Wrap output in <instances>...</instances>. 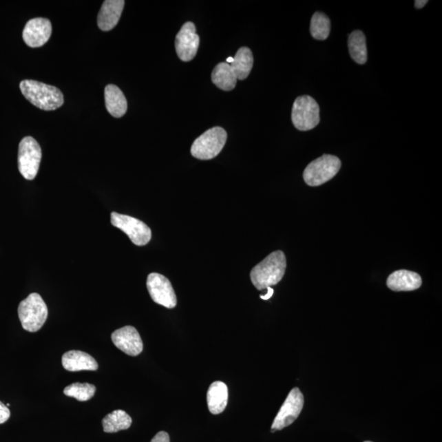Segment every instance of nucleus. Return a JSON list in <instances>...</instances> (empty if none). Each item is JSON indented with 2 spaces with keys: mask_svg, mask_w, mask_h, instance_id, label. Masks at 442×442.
<instances>
[{
  "mask_svg": "<svg viewBox=\"0 0 442 442\" xmlns=\"http://www.w3.org/2000/svg\"><path fill=\"white\" fill-rule=\"evenodd\" d=\"M286 267L287 261L283 251H274L251 270V283L258 290L279 284L285 274Z\"/></svg>",
  "mask_w": 442,
  "mask_h": 442,
  "instance_id": "nucleus-1",
  "label": "nucleus"
},
{
  "mask_svg": "<svg viewBox=\"0 0 442 442\" xmlns=\"http://www.w3.org/2000/svg\"><path fill=\"white\" fill-rule=\"evenodd\" d=\"M20 90L30 103L41 110L54 111L63 105V94L55 86L25 80L21 82Z\"/></svg>",
  "mask_w": 442,
  "mask_h": 442,
  "instance_id": "nucleus-2",
  "label": "nucleus"
},
{
  "mask_svg": "<svg viewBox=\"0 0 442 442\" xmlns=\"http://www.w3.org/2000/svg\"><path fill=\"white\" fill-rule=\"evenodd\" d=\"M48 307L40 294L34 293L21 301L19 316L21 326L30 333H36L43 327L48 318Z\"/></svg>",
  "mask_w": 442,
  "mask_h": 442,
  "instance_id": "nucleus-3",
  "label": "nucleus"
},
{
  "mask_svg": "<svg viewBox=\"0 0 442 442\" xmlns=\"http://www.w3.org/2000/svg\"><path fill=\"white\" fill-rule=\"evenodd\" d=\"M341 162L335 156L325 154L311 162L305 169L303 178L311 187L322 185L333 179L340 171Z\"/></svg>",
  "mask_w": 442,
  "mask_h": 442,
  "instance_id": "nucleus-4",
  "label": "nucleus"
},
{
  "mask_svg": "<svg viewBox=\"0 0 442 442\" xmlns=\"http://www.w3.org/2000/svg\"><path fill=\"white\" fill-rule=\"evenodd\" d=\"M227 140V133L223 128H211L195 140L191 147V154L197 159H213L222 151Z\"/></svg>",
  "mask_w": 442,
  "mask_h": 442,
  "instance_id": "nucleus-5",
  "label": "nucleus"
},
{
  "mask_svg": "<svg viewBox=\"0 0 442 442\" xmlns=\"http://www.w3.org/2000/svg\"><path fill=\"white\" fill-rule=\"evenodd\" d=\"M319 107L317 102L308 95H303L295 101L292 120L299 131H306L317 127L319 123Z\"/></svg>",
  "mask_w": 442,
  "mask_h": 442,
  "instance_id": "nucleus-6",
  "label": "nucleus"
},
{
  "mask_svg": "<svg viewBox=\"0 0 442 442\" xmlns=\"http://www.w3.org/2000/svg\"><path fill=\"white\" fill-rule=\"evenodd\" d=\"M41 158V147L38 142L30 136L23 138L19 149V169L25 179L32 180L36 178Z\"/></svg>",
  "mask_w": 442,
  "mask_h": 442,
  "instance_id": "nucleus-7",
  "label": "nucleus"
},
{
  "mask_svg": "<svg viewBox=\"0 0 442 442\" xmlns=\"http://www.w3.org/2000/svg\"><path fill=\"white\" fill-rule=\"evenodd\" d=\"M111 223L114 227L120 229L127 233L129 240L136 246H145L151 240V231L147 225L143 221L132 216L112 212L111 214Z\"/></svg>",
  "mask_w": 442,
  "mask_h": 442,
  "instance_id": "nucleus-8",
  "label": "nucleus"
},
{
  "mask_svg": "<svg viewBox=\"0 0 442 442\" xmlns=\"http://www.w3.org/2000/svg\"><path fill=\"white\" fill-rule=\"evenodd\" d=\"M304 406V397L297 388L289 392L272 424L271 431L282 430L291 424L300 415Z\"/></svg>",
  "mask_w": 442,
  "mask_h": 442,
  "instance_id": "nucleus-9",
  "label": "nucleus"
},
{
  "mask_svg": "<svg viewBox=\"0 0 442 442\" xmlns=\"http://www.w3.org/2000/svg\"><path fill=\"white\" fill-rule=\"evenodd\" d=\"M147 288L153 301L166 308L172 309L177 305L176 295L170 280L158 273L147 276Z\"/></svg>",
  "mask_w": 442,
  "mask_h": 442,
  "instance_id": "nucleus-10",
  "label": "nucleus"
},
{
  "mask_svg": "<svg viewBox=\"0 0 442 442\" xmlns=\"http://www.w3.org/2000/svg\"><path fill=\"white\" fill-rule=\"evenodd\" d=\"M198 34L196 33V27L191 23H185L181 28L176 38V50L178 57L183 62H189L197 54L199 47Z\"/></svg>",
  "mask_w": 442,
  "mask_h": 442,
  "instance_id": "nucleus-11",
  "label": "nucleus"
},
{
  "mask_svg": "<svg viewBox=\"0 0 442 442\" xmlns=\"http://www.w3.org/2000/svg\"><path fill=\"white\" fill-rule=\"evenodd\" d=\"M112 341L116 348L131 357H137L144 349L140 333L132 326H125L112 333Z\"/></svg>",
  "mask_w": 442,
  "mask_h": 442,
  "instance_id": "nucleus-12",
  "label": "nucleus"
},
{
  "mask_svg": "<svg viewBox=\"0 0 442 442\" xmlns=\"http://www.w3.org/2000/svg\"><path fill=\"white\" fill-rule=\"evenodd\" d=\"M52 34L50 21L43 17L30 20L23 32V41L30 48L45 45L49 41Z\"/></svg>",
  "mask_w": 442,
  "mask_h": 442,
  "instance_id": "nucleus-13",
  "label": "nucleus"
},
{
  "mask_svg": "<svg viewBox=\"0 0 442 442\" xmlns=\"http://www.w3.org/2000/svg\"><path fill=\"white\" fill-rule=\"evenodd\" d=\"M125 6L124 0H106L98 16V25L103 32L114 29L120 19Z\"/></svg>",
  "mask_w": 442,
  "mask_h": 442,
  "instance_id": "nucleus-14",
  "label": "nucleus"
},
{
  "mask_svg": "<svg viewBox=\"0 0 442 442\" xmlns=\"http://www.w3.org/2000/svg\"><path fill=\"white\" fill-rule=\"evenodd\" d=\"M387 285L390 289L395 292L414 291L421 287L422 279L417 273L401 270L389 275Z\"/></svg>",
  "mask_w": 442,
  "mask_h": 442,
  "instance_id": "nucleus-15",
  "label": "nucleus"
},
{
  "mask_svg": "<svg viewBox=\"0 0 442 442\" xmlns=\"http://www.w3.org/2000/svg\"><path fill=\"white\" fill-rule=\"evenodd\" d=\"M62 364L65 370L70 372L95 371L98 368L95 359L81 350H70L65 353L62 357Z\"/></svg>",
  "mask_w": 442,
  "mask_h": 442,
  "instance_id": "nucleus-16",
  "label": "nucleus"
},
{
  "mask_svg": "<svg viewBox=\"0 0 442 442\" xmlns=\"http://www.w3.org/2000/svg\"><path fill=\"white\" fill-rule=\"evenodd\" d=\"M106 108L116 118H123L127 114V101L123 91L115 85H108L104 91Z\"/></svg>",
  "mask_w": 442,
  "mask_h": 442,
  "instance_id": "nucleus-17",
  "label": "nucleus"
},
{
  "mask_svg": "<svg viewBox=\"0 0 442 442\" xmlns=\"http://www.w3.org/2000/svg\"><path fill=\"white\" fill-rule=\"evenodd\" d=\"M207 406L212 414H219L227 408L229 392L227 384L220 381L212 383L207 391Z\"/></svg>",
  "mask_w": 442,
  "mask_h": 442,
  "instance_id": "nucleus-18",
  "label": "nucleus"
},
{
  "mask_svg": "<svg viewBox=\"0 0 442 442\" xmlns=\"http://www.w3.org/2000/svg\"><path fill=\"white\" fill-rule=\"evenodd\" d=\"M211 80L219 89L224 91L235 89L238 81L231 64L227 63H220L216 65L211 74Z\"/></svg>",
  "mask_w": 442,
  "mask_h": 442,
  "instance_id": "nucleus-19",
  "label": "nucleus"
},
{
  "mask_svg": "<svg viewBox=\"0 0 442 442\" xmlns=\"http://www.w3.org/2000/svg\"><path fill=\"white\" fill-rule=\"evenodd\" d=\"M231 66L238 80L248 78L253 67V55L249 48L242 47L238 50Z\"/></svg>",
  "mask_w": 442,
  "mask_h": 442,
  "instance_id": "nucleus-20",
  "label": "nucleus"
},
{
  "mask_svg": "<svg viewBox=\"0 0 442 442\" xmlns=\"http://www.w3.org/2000/svg\"><path fill=\"white\" fill-rule=\"evenodd\" d=\"M102 424L104 432L114 433L131 428L132 419L124 410H118L106 415Z\"/></svg>",
  "mask_w": 442,
  "mask_h": 442,
  "instance_id": "nucleus-21",
  "label": "nucleus"
},
{
  "mask_svg": "<svg viewBox=\"0 0 442 442\" xmlns=\"http://www.w3.org/2000/svg\"><path fill=\"white\" fill-rule=\"evenodd\" d=\"M350 56L355 63L365 64L368 59L366 38L361 30H354L348 39Z\"/></svg>",
  "mask_w": 442,
  "mask_h": 442,
  "instance_id": "nucleus-22",
  "label": "nucleus"
},
{
  "mask_svg": "<svg viewBox=\"0 0 442 442\" xmlns=\"http://www.w3.org/2000/svg\"><path fill=\"white\" fill-rule=\"evenodd\" d=\"M331 23L328 17L323 12H315L311 21V33L316 40L324 41L330 33Z\"/></svg>",
  "mask_w": 442,
  "mask_h": 442,
  "instance_id": "nucleus-23",
  "label": "nucleus"
},
{
  "mask_svg": "<svg viewBox=\"0 0 442 442\" xmlns=\"http://www.w3.org/2000/svg\"><path fill=\"white\" fill-rule=\"evenodd\" d=\"M65 395L76 398L79 401H87L96 392L95 386L90 383H74L65 388Z\"/></svg>",
  "mask_w": 442,
  "mask_h": 442,
  "instance_id": "nucleus-24",
  "label": "nucleus"
},
{
  "mask_svg": "<svg viewBox=\"0 0 442 442\" xmlns=\"http://www.w3.org/2000/svg\"><path fill=\"white\" fill-rule=\"evenodd\" d=\"M10 409L3 402L0 401V424L7 422L8 419L10 418Z\"/></svg>",
  "mask_w": 442,
  "mask_h": 442,
  "instance_id": "nucleus-25",
  "label": "nucleus"
},
{
  "mask_svg": "<svg viewBox=\"0 0 442 442\" xmlns=\"http://www.w3.org/2000/svg\"><path fill=\"white\" fill-rule=\"evenodd\" d=\"M151 442H170V436L166 432H159L157 435H156Z\"/></svg>",
  "mask_w": 442,
  "mask_h": 442,
  "instance_id": "nucleus-26",
  "label": "nucleus"
},
{
  "mask_svg": "<svg viewBox=\"0 0 442 442\" xmlns=\"http://www.w3.org/2000/svg\"><path fill=\"white\" fill-rule=\"evenodd\" d=\"M267 289V293L266 295H262V296H260L262 299V300H269L272 296L273 294H274V289H273L271 287H269L266 288Z\"/></svg>",
  "mask_w": 442,
  "mask_h": 442,
  "instance_id": "nucleus-27",
  "label": "nucleus"
},
{
  "mask_svg": "<svg viewBox=\"0 0 442 442\" xmlns=\"http://www.w3.org/2000/svg\"><path fill=\"white\" fill-rule=\"evenodd\" d=\"M428 3V0H416V1H414V6L420 10V8L425 6Z\"/></svg>",
  "mask_w": 442,
  "mask_h": 442,
  "instance_id": "nucleus-28",
  "label": "nucleus"
},
{
  "mask_svg": "<svg viewBox=\"0 0 442 442\" xmlns=\"http://www.w3.org/2000/svg\"><path fill=\"white\" fill-rule=\"evenodd\" d=\"M233 57H229L227 59V63H229V64H231L233 63Z\"/></svg>",
  "mask_w": 442,
  "mask_h": 442,
  "instance_id": "nucleus-29",
  "label": "nucleus"
},
{
  "mask_svg": "<svg viewBox=\"0 0 442 442\" xmlns=\"http://www.w3.org/2000/svg\"><path fill=\"white\" fill-rule=\"evenodd\" d=\"M365 442H371V441H365Z\"/></svg>",
  "mask_w": 442,
  "mask_h": 442,
  "instance_id": "nucleus-30",
  "label": "nucleus"
}]
</instances>
